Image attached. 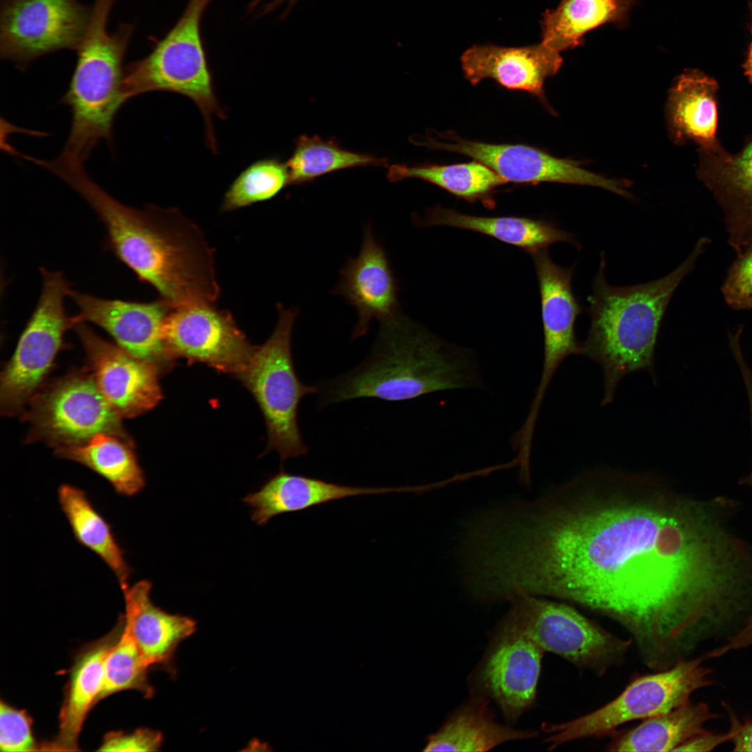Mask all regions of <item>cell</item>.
I'll list each match as a JSON object with an SVG mask.
<instances>
[{"mask_svg":"<svg viewBox=\"0 0 752 752\" xmlns=\"http://www.w3.org/2000/svg\"><path fill=\"white\" fill-rule=\"evenodd\" d=\"M496 563L513 596L556 599L622 627L642 663L667 669L731 615L750 570L713 508L652 473L585 470L501 524Z\"/></svg>","mask_w":752,"mask_h":752,"instance_id":"obj_1","label":"cell"},{"mask_svg":"<svg viewBox=\"0 0 752 752\" xmlns=\"http://www.w3.org/2000/svg\"><path fill=\"white\" fill-rule=\"evenodd\" d=\"M481 386L473 351L452 345L399 315L381 324L364 363L325 385L324 402L358 398L401 401Z\"/></svg>","mask_w":752,"mask_h":752,"instance_id":"obj_2","label":"cell"},{"mask_svg":"<svg viewBox=\"0 0 752 752\" xmlns=\"http://www.w3.org/2000/svg\"><path fill=\"white\" fill-rule=\"evenodd\" d=\"M708 241L700 239L687 258L669 274L629 287H615L606 281L602 257L588 297L590 327L581 343V354L602 370V405L613 402L618 383L628 374L646 370L656 384L655 352L666 308Z\"/></svg>","mask_w":752,"mask_h":752,"instance_id":"obj_3","label":"cell"},{"mask_svg":"<svg viewBox=\"0 0 752 752\" xmlns=\"http://www.w3.org/2000/svg\"><path fill=\"white\" fill-rule=\"evenodd\" d=\"M114 3L95 0L88 26L77 49L71 81L61 100L72 113L63 152L83 163L100 141L111 143L114 118L127 100L123 63L134 27L123 23L114 31H109Z\"/></svg>","mask_w":752,"mask_h":752,"instance_id":"obj_4","label":"cell"},{"mask_svg":"<svg viewBox=\"0 0 752 752\" xmlns=\"http://www.w3.org/2000/svg\"><path fill=\"white\" fill-rule=\"evenodd\" d=\"M210 0H189L173 28L145 57L125 68L127 100L152 91L186 96L199 109L207 146L217 152L214 120L226 118L214 91L201 33L203 14Z\"/></svg>","mask_w":752,"mask_h":752,"instance_id":"obj_5","label":"cell"},{"mask_svg":"<svg viewBox=\"0 0 752 752\" xmlns=\"http://www.w3.org/2000/svg\"><path fill=\"white\" fill-rule=\"evenodd\" d=\"M706 654L678 660L669 668L634 675L623 691L600 708L563 723L544 722L545 742L554 750L570 742L609 736L620 726L668 712L689 701L696 691L710 686Z\"/></svg>","mask_w":752,"mask_h":752,"instance_id":"obj_6","label":"cell"},{"mask_svg":"<svg viewBox=\"0 0 752 752\" xmlns=\"http://www.w3.org/2000/svg\"><path fill=\"white\" fill-rule=\"evenodd\" d=\"M277 324L270 337L255 347L244 370L236 377L250 391L263 415L267 432V451H275L281 462L308 453L297 421L301 398L318 392L303 384L295 370L291 338L295 308L279 306Z\"/></svg>","mask_w":752,"mask_h":752,"instance_id":"obj_7","label":"cell"},{"mask_svg":"<svg viewBox=\"0 0 752 752\" xmlns=\"http://www.w3.org/2000/svg\"><path fill=\"white\" fill-rule=\"evenodd\" d=\"M504 619L545 652L554 653L580 671L602 676L624 664L633 645L588 619L569 603L522 595L510 600Z\"/></svg>","mask_w":752,"mask_h":752,"instance_id":"obj_8","label":"cell"},{"mask_svg":"<svg viewBox=\"0 0 752 752\" xmlns=\"http://www.w3.org/2000/svg\"><path fill=\"white\" fill-rule=\"evenodd\" d=\"M24 412L27 443L54 449L86 442L99 433L132 440L88 371L70 373L38 390Z\"/></svg>","mask_w":752,"mask_h":752,"instance_id":"obj_9","label":"cell"},{"mask_svg":"<svg viewBox=\"0 0 752 752\" xmlns=\"http://www.w3.org/2000/svg\"><path fill=\"white\" fill-rule=\"evenodd\" d=\"M42 291L16 349L1 375L0 407L5 416L22 414L39 390L63 345L72 318L65 312L64 299L70 285L63 274L40 268Z\"/></svg>","mask_w":752,"mask_h":752,"instance_id":"obj_10","label":"cell"},{"mask_svg":"<svg viewBox=\"0 0 752 752\" xmlns=\"http://www.w3.org/2000/svg\"><path fill=\"white\" fill-rule=\"evenodd\" d=\"M91 15L77 0H3L0 52L19 67L47 54L77 49Z\"/></svg>","mask_w":752,"mask_h":752,"instance_id":"obj_11","label":"cell"},{"mask_svg":"<svg viewBox=\"0 0 752 752\" xmlns=\"http://www.w3.org/2000/svg\"><path fill=\"white\" fill-rule=\"evenodd\" d=\"M413 143L432 150L460 153L487 166L507 182L536 185L556 182L600 187L630 196L624 182L604 178L581 168L577 162L559 159L524 144H492L462 139L455 132L412 137Z\"/></svg>","mask_w":752,"mask_h":752,"instance_id":"obj_12","label":"cell"},{"mask_svg":"<svg viewBox=\"0 0 752 752\" xmlns=\"http://www.w3.org/2000/svg\"><path fill=\"white\" fill-rule=\"evenodd\" d=\"M545 651L503 619L470 680L474 695L493 700L514 723L532 707Z\"/></svg>","mask_w":752,"mask_h":752,"instance_id":"obj_13","label":"cell"},{"mask_svg":"<svg viewBox=\"0 0 752 752\" xmlns=\"http://www.w3.org/2000/svg\"><path fill=\"white\" fill-rule=\"evenodd\" d=\"M171 357L204 363L237 377L247 366L255 349L231 314L213 304L174 308L164 329Z\"/></svg>","mask_w":752,"mask_h":752,"instance_id":"obj_14","label":"cell"},{"mask_svg":"<svg viewBox=\"0 0 752 752\" xmlns=\"http://www.w3.org/2000/svg\"><path fill=\"white\" fill-rule=\"evenodd\" d=\"M69 297L79 309L72 318L75 324L89 322L105 330L116 344L134 357L155 365L161 372L173 366L166 348L164 329L173 309L161 298L150 302H135L98 298L71 290Z\"/></svg>","mask_w":752,"mask_h":752,"instance_id":"obj_15","label":"cell"},{"mask_svg":"<svg viewBox=\"0 0 752 752\" xmlns=\"http://www.w3.org/2000/svg\"><path fill=\"white\" fill-rule=\"evenodd\" d=\"M73 328L85 350L88 371L121 418L136 417L158 404L162 373L155 365L104 340L84 322Z\"/></svg>","mask_w":752,"mask_h":752,"instance_id":"obj_16","label":"cell"},{"mask_svg":"<svg viewBox=\"0 0 752 752\" xmlns=\"http://www.w3.org/2000/svg\"><path fill=\"white\" fill-rule=\"evenodd\" d=\"M538 276L544 336L542 374L534 394L541 402L560 365L572 354H581V344L575 336L574 324L581 308L572 290L573 267L558 265L547 249L530 253Z\"/></svg>","mask_w":752,"mask_h":752,"instance_id":"obj_17","label":"cell"},{"mask_svg":"<svg viewBox=\"0 0 752 752\" xmlns=\"http://www.w3.org/2000/svg\"><path fill=\"white\" fill-rule=\"evenodd\" d=\"M398 290L387 254L367 225L359 255L341 269L334 291L344 297L358 313L352 340L365 335L373 319L386 324L398 318Z\"/></svg>","mask_w":752,"mask_h":752,"instance_id":"obj_18","label":"cell"},{"mask_svg":"<svg viewBox=\"0 0 752 752\" xmlns=\"http://www.w3.org/2000/svg\"><path fill=\"white\" fill-rule=\"evenodd\" d=\"M558 52L543 42L521 47L474 45L461 56L464 77L476 85L491 78L508 89L526 91L545 100L543 84L562 64Z\"/></svg>","mask_w":752,"mask_h":752,"instance_id":"obj_19","label":"cell"},{"mask_svg":"<svg viewBox=\"0 0 752 752\" xmlns=\"http://www.w3.org/2000/svg\"><path fill=\"white\" fill-rule=\"evenodd\" d=\"M701 152L699 175L722 206L729 243L739 254L752 244V141L736 155Z\"/></svg>","mask_w":752,"mask_h":752,"instance_id":"obj_20","label":"cell"},{"mask_svg":"<svg viewBox=\"0 0 752 752\" xmlns=\"http://www.w3.org/2000/svg\"><path fill=\"white\" fill-rule=\"evenodd\" d=\"M418 486L370 487L343 485L281 471L244 502L251 507V519L266 524L276 515L298 512L343 499L391 492H417Z\"/></svg>","mask_w":752,"mask_h":752,"instance_id":"obj_21","label":"cell"},{"mask_svg":"<svg viewBox=\"0 0 752 752\" xmlns=\"http://www.w3.org/2000/svg\"><path fill=\"white\" fill-rule=\"evenodd\" d=\"M151 587L149 581L141 580L122 590L124 621L148 666L170 659L178 644L195 631L191 619L156 606L150 599Z\"/></svg>","mask_w":752,"mask_h":752,"instance_id":"obj_22","label":"cell"},{"mask_svg":"<svg viewBox=\"0 0 752 752\" xmlns=\"http://www.w3.org/2000/svg\"><path fill=\"white\" fill-rule=\"evenodd\" d=\"M120 632L118 629L114 630L78 658L61 707L58 734L54 740L41 746L42 750H78L79 736L84 720L91 707L98 702L102 688L106 657Z\"/></svg>","mask_w":752,"mask_h":752,"instance_id":"obj_23","label":"cell"},{"mask_svg":"<svg viewBox=\"0 0 752 752\" xmlns=\"http://www.w3.org/2000/svg\"><path fill=\"white\" fill-rule=\"evenodd\" d=\"M489 698L474 695L428 736L423 751H487L501 744L532 738L538 732L497 723Z\"/></svg>","mask_w":752,"mask_h":752,"instance_id":"obj_24","label":"cell"},{"mask_svg":"<svg viewBox=\"0 0 752 752\" xmlns=\"http://www.w3.org/2000/svg\"><path fill=\"white\" fill-rule=\"evenodd\" d=\"M718 88L714 79L698 70L680 77L668 101L669 125L675 140L691 139L705 152L721 150L716 139Z\"/></svg>","mask_w":752,"mask_h":752,"instance_id":"obj_25","label":"cell"},{"mask_svg":"<svg viewBox=\"0 0 752 752\" xmlns=\"http://www.w3.org/2000/svg\"><path fill=\"white\" fill-rule=\"evenodd\" d=\"M417 223L422 226H445L477 232L520 247L529 253L558 242L578 246L572 233L550 221L527 217L476 216L436 206Z\"/></svg>","mask_w":752,"mask_h":752,"instance_id":"obj_26","label":"cell"},{"mask_svg":"<svg viewBox=\"0 0 752 752\" xmlns=\"http://www.w3.org/2000/svg\"><path fill=\"white\" fill-rule=\"evenodd\" d=\"M703 702L690 701L668 712L642 720L629 729L613 732L608 751H675L692 737L705 733L707 722L716 719Z\"/></svg>","mask_w":752,"mask_h":752,"instance_id":"obj_27","label":"cell"},{"mask_svg":"<svg viewBox=\"0 0 752 752\" xmlns=\"http://www.w3.org/2000/svg\"><path fill=\"white\" fill-rule=\"evenodd\" d=\"M54 451L56 456L81 464L101 476L120 495L134 496L146 485L132 440L99 433L85 443Z\"/></svg>","mask_w":752,"mask_h":752,"instance_id":"obj_28","label":"cell"},{"mask_svg":"<svg viewBox=\"0 0 752 752\" xmlns=\"http://www.w3.org/2000/svg\"><path fill=\"white\" fill-rule=\"evenodd\" d=\"M57 492L60 507L77 542L107 564L115 574L122 590L128 587L132 570L111 525L82 489L63 484Z\"/></svg>","mask_w":752,"mask_h":752,"instance_id":"obj_29","label":"cell"},{"mask_svg":"<svg viewBox=\"0 0 752 752\" xmlns=\"http://www.w3.org/2000/svg\"><path fill=\"white\" fill-rule=\"evenodd\" d=\"M637 0H561L542 20V41L560 52L581 44L583 35L603 24H623Z\"/></svg>","mask_w":752,"mask_h":752,"instance_id":"obj_30","label":"cell"},{"mask_svg":"<svg viewBox=\"0 0 752 752\" xmlns=\"http://www.w3.org/2000/svg\"><path fill=\"white\" fill-rule=\"evenodd\" d=\"M387 178L391 182L421 179L467 201H480L489 208L495 206L494 189L507 183L492 169L476 160L452 165L394 164L389 168Z\"/></svg>","mask_w":752,"mask_h":752,"instance_id":"obj_31","label":"cell"},{"mask_svg":"<svg viewBox=\"0 0 752 752\" xmlns=\"http://www.w3.org/2000/svg\"><path fill=\"white\" fill-rule=\"evenodd\" d=\"M387 160L342 148L334 140L300 136L287 161L289 185H301L334 171L361 166H384Z\"/></svg>","mask_w":752,"mask_h":752,"instance_id":"obj_32","label":"cell"},{"mask_svg":"<svg viewBox=\"0 0 752 752\" xmlns=\"http://www.w3.org/2000/svg\"><path fill=\"white\" fill-rule=\"evenodd\" d=\"M289 185L286 164L276 158L256 161L235 178L226 191L221 205L230 212L268 201Z\"/></svg>","mask_w":752,"mask_h":752,"instance_id":"obj_33","label":"cell"},{"mask_svg":"<svg viewBox=\"0 0 752 752\" xmlns=\"http://www.w3.org/2000/svg\"><path fill=\"white\" fill-rule=\"evenodd\" d=\"M148 666L144 661L128 625L124 627L109 649L104 665V682L98 701L126 689H137L150 695L146 682Z\"/></svg>","mask_w":752,"mask_h":752,"instance_id":"obj_34","label":"cell"},{"mask_svg":"<svg viewBox=\"0 0 752 752\" xmlns=\"http://www.w3.org/2000/svg\"><path fill=\"white\" fill-rule=\"evenodd\" d=\"M31 730V720L26 713L3 701L0 703V749L3 752L38 750Z\"/></svg>","mask_w":752,"mask_h":752,"instance_id":"obj_35","label":"cell"},{"mask_svg":"<svg viewBox=\"0 0 752 752\" xmlns=\"http://www.w3.org/2000/svg\"><path fill=\"white\" fill-rule=\"evenodd\" d=\"M722 292L731 308L752 309V244L739 254L730 268Z\"/></svg>","mask_w":752,"mask_h":752,"instance_id":"obj_36","label":"cell"},{"mask_svg":"<svg viewBox=\"0 0 752 752\" xmlns=\"http://www.w3.org/2000/svg\"><path fill=\"white\" fill-rule=\"evenodd\" d=\"M162 743V735L148 729H138L130 733H111L106 735L101 751H155Z\"/></svg>","mask_w":752,"mask_h":752,"instance_id":"obj_37","label":"cell"},{"mask_svg":"<svg viewBox=\"0 0 752 752\" xmlns=\"http://www.w3.org/2000/svg\"><path fill=\"white\" fill-rule=\"evenodd\" d=\"M733 733L729 730L725 733H714L705 731L689 739L675 751H711L721 744L730 742Z\"/></svg>","mask_w":752,"mask_h":752,"instance_id":"obj_38","label":"cell"},{"mask_svg":"<svg viewBox=\"0 0 752 752\" xmlns=\"http://www.w3.org/2000/svg\"><path fill=\"white\" fill-rule=\"evenodd\" d=\"M730 728L733 733V751H752V720L741 723L733 712H730Z\"/></svg>","mask_w":752,"mask_h":752,"instance_id":"obj_39","label":"cell"},{"mask_svg":"<svg viewBox=\"0 0 752 752\" xmlns=\"http://www.w3.org/2000/svg\"><path fill=\"white\" fill-rule=\"evenodd\" d=\"M263 1H264V0H254V1H253V3H252V5H251V6H252L253 7H256V6L259 5V4H260V3H261V2ZM298 1H299V0H273V1H270V2H269V3H268V4H267V5L265 6V12H266V13H267V12L271 11V10H272L275 9V8H276V7H278L279 6H281V4H283V3H286V4H287V6H288V8H287V9L285 10V13H288V10H290V8H292V6H294V5H295V3H297V2Z\"/></svg>","mask_w":752,"mask_h":752,"instance_id":"obj_40","label":"cell"},{"mask_svg":"<svg viewBox=\"0 0 752 752\" xmlns=\"http://www.w3.org/2000/svg\"><path fill=\"white\" fill-rule=\"evenodd\" d=\"M751 14H752V7H751ZM751 35H752V23H751ZM744 72H745L746 77H748L749 81L752 83V42H751V44L750 48H749V54H748L746 61V62H745V63L744 65Z\"/></svg>","mask_w":752,"mask_h":752,"instance_id":"obj_41","label":"cell"},{"mask_svg":"<svg viewBox=\"0 0 752 752\" xmlns=\"http://www.w3.org/2000/svg\"><path fill=\"white\" fill-rule=\"evenodd\" d=\"M745 387H746V393H747L749 404L750 421H751V434H752V383L747 384L745 386ZM751 479H752V473H751Z\"/></svg>","mask_w":752,"mask_h":752,"instance_id":"obj_42","label":"cell"},{"mask_svg":"<svg viewBox=\"0 0 752 752\" xmlns=\"http://www.w3.org/2000/svg\"><path fill=\"white\" fill-rule=\"evenodd\" d=\"M469 538H470V533H469ZM468 552H469V550H468ZM467 558H468V556H467ZM468 569H469V563H468ZM469 577H470V575H469ZM470 581H471V579H470ZM471 585H472V583H471ZM472 587H473V586H472ZM473 590H474V588H473ZM474 591H475V590H474ZM475 592H476V591H475ZM476 595H477V593H476ZM479 598H480V597H479ZM480 600H481V599H480ZM482 601H483V600H482ZM483 602H484V601H483ZM485 603H486V602H485Z\"/></svg>","mask_w":752,"mask_h":752,"instance_id":"obj_43","label":"cell"},{"mask_svg":"<svg viewBox=\"0 0 752 752\" xmlns=\"http://www.w3.org/2000/svg\"><path fill=\"white\" fill-rule=\"evenodd\" d=\"M749 624H750V626H751V627L752 629V613L751 614L750 618H749Z\"/></svg>","mask_w":752,"mask_h":752,"instance_id":"obj_44","label":"cell"},{"mask_svg":"<svg viewBox=\"0 0 752 752\" xmlns=\"http://www.w3.org/2000/svg\"><path fill=\"white\" fill-rule=\"evenodd\" d=\"M461 551H462V545H461ZM461 551H460V559H461ZM461 563H462V559H461ZM462 579H463V574H462ZM463 582H464V579H463ZM464 586H465V584H464ZM466 588H467V587H466Z\"/></svg>","mask_w":752,"mask_h":752,"instance_id":"obj_45","label":"cell"}]
</instances>
